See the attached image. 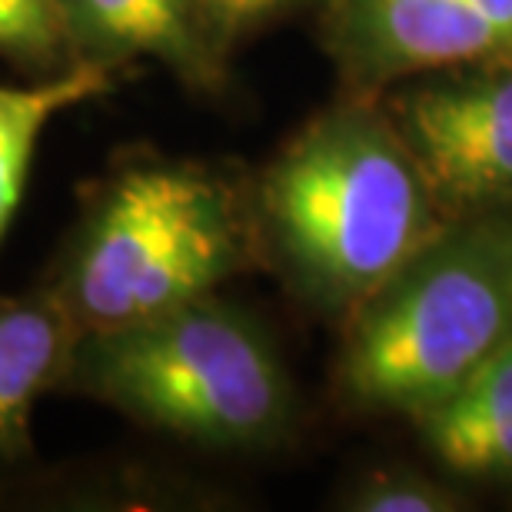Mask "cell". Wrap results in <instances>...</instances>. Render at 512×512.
<instances>
[{
    "label": "cell",
    "mask_w": 512,
    "mask_h": 512,
    "mask_svg": "<svg viewBox=\"0 0 512 512\" xmlns=\"http://www.w3.org/2000/svg\"><path fill=\"white\" fill-rule=\"evenodd\" d=\"M260 253L320 310L350 316L449 220L386 110L306 124L253 187Z\"/></svg>",
    "instance_id": "cell-1"
},
{
    "label": "cell",
    "mask_w": 512,
    "mask_h": 512,
    "mask_svg": "<svg viewBox=\"0 0 512 512\" xmlns=\"http://www.w3.org/2000/svg\"><path fill=\"white\" fill-rule=\"evenodd\" d=\"M120 67L84 60L67 74L37 77L24 87L0 84V240L24 193L30 160L44 127L64 110L114 90Z\"/></svg>",
    "instance_id": "cell-10"
},
{
    "label": "cell",
    "mask_w": 512,
    "mask_h": 512,
    "mask_svg": "<svg viewBox=\"0 0 512 512\" xmlns=\"http://www.w3.org/2000/svg\"><path fill=\"white\" fill-rule=\"evenodd\" d=\"M77 340V323L47 286L0 293V476L34 456V409L64 393Z\"/></svg>",
    "instance_id": "cell-8"
},
{
    "label": "cell",
    "mask_w": 512,
    "mask_h": 512,
    "mask_svg": "<svg viewBox=\"0 0 512 512\" xmlns=\"http://www.w3.org/2000/svg\"><path fill=\"white\" fill-rule=\"evenodd\" d=\"M469 7H476L489 24H496L512 40V0H466Z\"/></svg>",
    "instance_id": "cell-14"
},
{
    "label": "cell",
    "mask_w": 512,
    "mask_h": 512,
    "mask_svg": "<svg viewBox=\"0 0 512 512\" xmlns=\"http://www.w3.org/2000/svg\"><path fill=\"white\" fill-rule=\"evenodd\" d=\"M340 506L353 512H456L463 496L413 466H376L346 489Z\"/></svg>",
    "instance_id": "cell-12"
},
{
    "label": "cell",
    "mask_w": 512,
    "mask_h": 512,
    "mask_svg": "<svg viewBox=\"0 0 512 512\" xmlns=\"http://www.w3.org/2000/svg\"><path fill=\"white\" fill-rule=\"evenodd\" d=\"M386 114L449 217L512 203V57L439 70Z\"/></svg>",
    "instance_id": "cell-5"
},
{
    "label": "cell",
    "mask_w": 512,
    "mask_h": 512,
    "mask_svg": "<svg viewBox=\"0 0 512 512\" xmlns=\"http://www.w3.org/2000/svg\"><path fill=\"white\" fill-rule=\"evenodd\" d=\"M256 256L253 190L197 160L133 157L87 190L40 286L84 336L217 293Z\"/></svg>",
    "instance_id": "cell-2"
},
{
    "label": "cell",
    "mask_w": 512,
    "mask_h": 512,
    "mask_svg": "<svg viewBox=\"0 0 512 512\" xmlns=\"http://www.w3.org/2000/svg\"><path fill=\"white\" fill-rule=\"evenodd\" d=\"M330 47L360 87L512 57V40L466 0H333Z\"/></svg>",
    "instance_id": "cell-6"
},
{
    "label": "cell",
    "mask_w": 512,
    "mask_h": 512,
    "mask_svg": "<svg viewBox=\"0 0 512 512\" xmlns=\"http://www.w3.org/2000/svg\"><path fill=\"white\" fill-rule=\"evenodd\" d=\"M0 60L30 80L84 64L70 44L60 0H0Z\"/></svg>",
    "instance_id": "cell-11"
},
{
    "label": "cell",
    "mask_w": 512,
    "mask_h": 512,
    "mask_svg": "<svg viewBox=\"0 0 512 512\" xmlns=\"http://www.w3.org/2000/svg\"><path fill=\"white\" fill-rule=\"evenodd\" d=\"M64 393L207 449H270L293 423V383L273 336L217 293L84 333Z\"/></svg>",
    "instance_id": "cell-4"
},
{
    "label": "cell",
    "mask_w": 512,
    "mask_h": 512,
    "mask_svg": "<svg viewBox=\"0 0 512 512\" xmlns=\"http://www.w3.org/2000/svg\"><path fill=\"white\" fill-rule=\"evenodd\" d=\"M77 60L124 70L157 60L190 90H220L227 50L217 44L200 0H60Z\"/></svg>",
    "instance_id": "cell-7"
},
{
    "label": "cell",
    "mask_w": 512,
    "mask_h": 512,
    "mask_svg": "<svg viewBox=\"0 0 512 512\" xmlns=\"http://www.w3.org/2000/svg\"><path fill=\"white\" fill-rule=\"evenodd\" d=\"M512 340V210L449 217L350 313L336 389L363 413L419 419Z\"/></svg>",
    "instance_id": "cell-3"
},
{
    "label": "cell",
    "mask_w": 512,
    "mask_h": 512,
    "mask_svg": "<svg viewBox=\"0 0 512 512\" xmlns=\"http://www.w3.org/2000/svg\"><path fill=\"white\" fill-rule=\"evenodd\" d=\"M416 426L446 473L512 489V340Z\"/></svg>",
    "instance_id": "cell-9"
},
{
    "label": "cell",
    "mask_w": 512,
    "mask_h": 512,
    "mask_svg": "<svg viewBox=\"0 0 512 512\" xmlns=\"http://www.w3.org/2000/svg\"><path fill=\"white\" fill-rule=\"evenodd\" d=\"M296 4L300 0H200L203 17H207L213 37H217V44L227 54L243 37L263 30L283 14H290Z\"/></svg>",
    "instance_id": "cell-13"
}]
</instances>
